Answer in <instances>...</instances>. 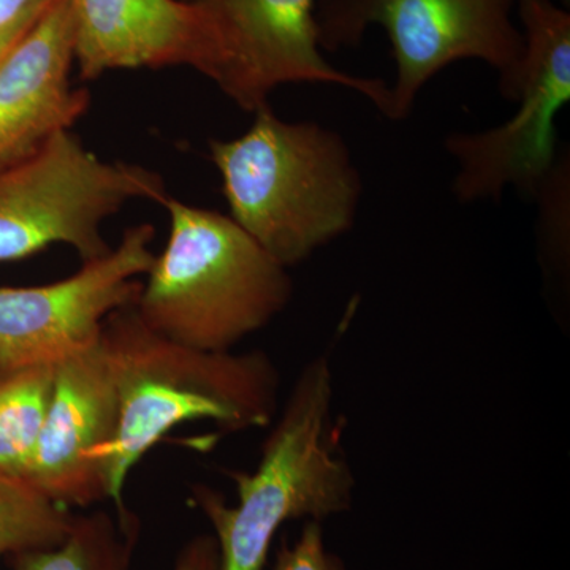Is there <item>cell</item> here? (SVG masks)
I'll use <instances>...</instances> for the list:
<instances>
[{
	"label": "cell",
	"mask_w": 570,
	"mask_h": 570,
	"mask_svg": "<svg viewBox=\"0 0 570 570\" xmlns=\"http://www.w3.org/2000/svg\"><path fill=\"white\" fill-rule=\"evenodd\" d=\"M170 235L134 307L149 328L183 346L230 352L291 303L285 266L232 219L170 195Z\"/></svg>",
	"instance_id": "cell-4"
},
{
	"label": "cell",
	"mask_w": 570,
	"mask_h": 570,
	"mask_svg": "<svg viewBox=\"0 0 570 570\" xmlns=\"http://www.w3.org/2000/svg\"><path fill=\"white\" fill-rule=\"evenodd\" d=\"M118 423V393L99 340L55 366L50 407L26 483L66 509L105 501V466Z\"/></svg>",
	"instance_id": "cell-10"
},
{
	"label": "cell",
	"mask_w": 570,
	"mask_h": 570,
	"mask_svg": "<svg viewBox=\"0 0 570 570\" xmlns=\"http://www.w3.org/2000/svg\"><path fill=\"white\" fill-rule=\"evenodd\" d=\"M254 115L242 137L209 151L232 219L288 269L354 227L362 175L335 130L284 121L269 105Z\"/></svg>",
	"instance_id": "cell-2"
},
{
	"label": "cell",
	"mask_w": 570,
	"mask_h": 570,
	"mask_svg": "<svg viewBox=\"0 0 570 570\" xmlns=\"http://www.w3.org/2000/svg\"><path fill=\"white\" fill-rule=\"evenodd\" d=\"M40 11H37V13L31 14V17H26L24 20L18 21L17 24H13L11 26V28L6 29V31L0 32V59H2V56L6 55L7 50H9L11 45H13L14 41L20 39L22 32H24L26 29H28L29 26L32 24V21L36 20L37 14H39Z\"/></svg>",
	"instance_id": "cell-19"
},
{
	"label": "cell",
	"mask_w": 570,
	"mask_h": 570,
	"mask_svg": "<svg viewBox=\"0 0 570 570\" xmlns=\"http://www.w3.org/2000/svg\"><path fill=\"white\" fill-rule=\"evenodd\" d=\"M163 179L140 165L105 163L62 130L21 163L0 170V262L51 245L73 247L82 264L110 254L102 224L134 198L163 204Z\"/></svg>",
	"instance_id": "cell-5"
},
{
	"label": "cell",
	"mask_w": 570,
	"mask_h": 570,
	"mask_svg": "<svg viewBox=\"0 0 570 570\" xmlns=\"http://www.w3.org/2000/svg\"><path fill=\"white\" fill-rule=\"evenodd\" d=\"M174 570H220V554L213 534L195 535L179 551Z\"/></svg>",
	"instance_id": "cell-17"
},
{
	"label": "cell",
	"mask_w": 570,
	"mask_h": 570,
	"mask_svg": "<svg viewBox=\"0 0 570 570\" xmlns=\"http://www.w3.org/2000/svg\"><path fill=\"white\" fill-rule=\"evenodd\" d=\"M213 41L206 78L245 111L269 105L275 89L292 82L337 85L366 97L385 118L392 91L377 78L330 66L322 55L317 0H195Z\"/></svg>",
	"instance_id": "cell-8"
},
{
	"label": "cell",
	"mask_w": 570,
	"mask_h": 570,
	"mask_svg": "<svg viewBox=\"0 0 570 570\" xmlns=\"http://www.w3.org/2000/svg\"><path fill=\"white\" fill-rule=\"evenodd\" d=\"M333 395L330 356H314L266 436L257 469L227 472L236 504L209 487H193L195 508L217 540L220 570H265L273 540L287 521L322 523L351 510L355 478L333 422Z\"/></svg>",
	"instance_id": "cell-3"
},
{
	"label": "cell",
	"mask_w": 570,
	"mask_h": 570,
	"mask_svg": "<svg viewBox=\"0 0 570 570\" xmlns=\"http://www.w3.org/2000/svg\"><path fill=\"white\" fill-rule=\"evenodd\" d=\"M85 80L116 69L189 66L208 73L213 41L195 0H70Z\"/></svg>",
	"instance_id": "cell-12"
},
{
	"label": "cell",
	"mask_w": 570,
	"mask_h": 570,
	"mask_svg": "<svg viewBox=\"0 0 570 570\" xmlns=\"http://www.w3.org/2000/svg\"><path fill=\"white\" fill-rule=\"evenodd\" d=\"M524 52L515 116L478 134H453V194L461 204L499 200L509 186L539 197L557 174V118L570 102V13L551 0H517Z\"/></svg>",
	"instance_id": "cell-7"
},
{
	"label": "cell",
	"mask_w": 570,
	"mask_h": 570,
	"mask_svg": "<svg viewBox=\"0 0 570 570\" xmlns=\"http://www.w3.org/2000/svg\"><path fill=\"white\" fill-rule=\"evenodd\" d=\"M273 570H347L336 553L326 549L321 521L307 520L294 543L281 540Z\"/></svg>",
	"instance_id": "cell-16"
},
{
	"label": "cell",
	"mask_w": 570,
	"mask_h": 570,
	"mask_svg": "<svg viewBox=\"0 0 570 570\" xmlns=\"http://www.w3.org/2000/svg\"><path fill=\"white\" fill-rule=\"evenodd\" d=\"M56 365L0 367V475L24 480L55 387Z\"/></svg>",
	"instance_id": "cell-14"
},
{
	"label": "cell",
	"mask_w": 570,
	"mask_h": 570,
	"mask_svg": "<svg viewBox=\"0 0 570 570\" xmlns=\"http://www.w3.org/2000/svg\"><path fill=\"white\" fill-rule=\"evenodd\" d=\"M517 0H326L317 14L325 50L358 43L370 26H381L396 66L393 121L411 115L423 86L439 71L478 59L498 71L499 92L513 102L523 31L513 22Z\"/></svg>",
	"instance_id": "cell-6"
},
{
	"label": "cell",
	"mask_w": 570,
	"mask_h": 570,
	"mask_svg": "<svg viewBox=\"0 0 570 570\" xmlns=\"http://www.w3.org/2000/svg\"><path fill=\"white\" fill-rule=\"evenodd\" d=\"M141 521L126 508L75 517L67 538L51 549L10 558L11 570H130Z\"/></svg>",
	"instance_id": "cell-13"
},
{
	"label": "cell",
	"mask_w": 570,
	"mask_h": 570,
	"mask_svg": "<svg viewBox=\"0 0 570 570\" xmlns=\"http://www.w3.org/2000/svg\"><path fill=\"white\" fill-rule=\"evenodd\" d=\"M566 3H569V0H566Z\"/></svg>",
	"instance_id": "cell-20"
},
{
	"label": "cell",
	"mask_w": 570,
	"mask_h": 570,
	"mask_svg": "<svg viewBox=\"0 0 570 570\" xmlns=\"http://www.w3.org/2000/svg\"><path fill=\"white\" fill-rule=\"evenodd\" d=\"M70 0H50L0 59V170L21 163L89 107L70 82Z\"/></svg>",
	"instance_id": "cell-11"
},
{
	"label": "cell",
	"mask_w": 570,
	"mask_h": 570,
	"mask_svg": "<svg viewBox=\"0 0 570 570\" xmlns=\"http://www.w3.org/2000/svg\"><path fill=\"white\" fill-rule=\"evenodd\" d=\"M50 0H0V32L43 9Z\"/></svg>",
	"instance_id": "cell-18"
},
{
	"label": "cell",
	"mask_w": 570,
	"mask_h": 570,
	"mask_svg": "<svg viewBox=\"0 0 570 570\" xmlns=\"http://www.w3.org/2000/svg\"><path fill=\"white\" fill-rule=\"evenodd\" d=\"M151 224L127 228L110 254L37 287H0V367L58 365L96 346L105 321L132 306L151 268Z\"/></svg>",
	"instance_id": "cell-9"
},
{
	"label": "cell",
	"mask_w": 570,
	"mask_h": 570,
	"mask_svg": "<svg viewBox=\"0 0 570 570\" xmlns=\"http://www.w3.org/2000/svg\"><path fill=\"white\" fill-rule=\"evenodd\" d=\"M73 519L69 509L50 501L24 480L0 475V564L3 558L59 546Z\"/></svg>",
	"instance_id": "cell-15"
},
{
	"label": "cell",
	"mask_w": 570,
	"mask_h": 570,
	"mask_svg": "<svg viewBox=\"0 0 570 570\" xmlns=\"http://www.w3.org/2000/svg\"><path fill=\"white\" fill-rule=\"evenodd\" d=\"M100 346L119 403L105 466L107 497L116 508L124 505L130 472L176 426L213 422L220 433L234 434L275 420L279 371L265 352L183 346L149 328L134 305L105 321Z\"/></svg>",
	"instance_id": "cell-1"
}]
</instances>
